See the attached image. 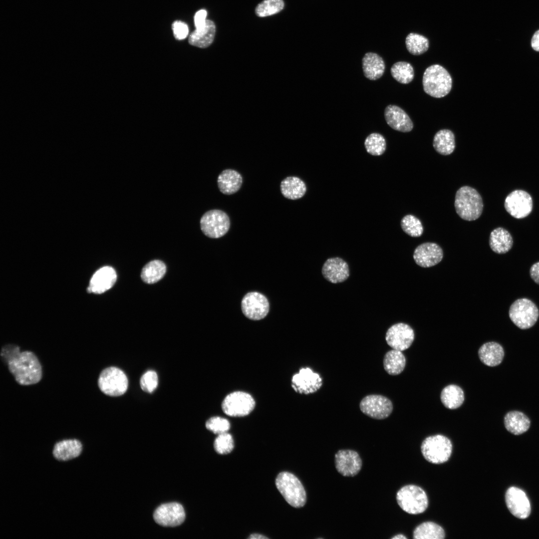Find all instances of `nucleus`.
<instances>
[{
    "label": "nucleus",
    "mask_w": 539,
    "mask_h": 539,
    "mask_svg": "<svg viewBox=\"0 0 539 539\" xmlns=\"http://www.w3.org/2000/svg\"><path fill=\"white\" fill-rule=\"evenodd\" d=\"M280 189L285 198L294 200L299 199L304 195L306 192V186L299 178L289 176L281 182Z\"/></svg>",
    "instance_id": "c756f323"
},
{
    "label": "nucleus",
    "mask_w": 539,
    "mask_h": 539,
    "mask_svg": "<svg viewBox=\"0 0 539 539\" xmlns=\"http://www.w3.org/2000/svg\"><path fill=\"white\" fill-rule=\"evenodd\" d=\"M454 206L457 214L461 219L472 221L481 216L484 204L481 196L475 189L464 186L456 192Z\"/></svg>",
    "instance_id": "f03ea898"
},
{
    "label": "nucleus",
    "mask_w": 539,
    "mask_h": 539,
    "mask_svg": "<svg viewBox=\"0 0 539 539\" xmlns=\"http://www.w3.org/2000/svg\"><path fill=\"white\" fill-rule=\"evenodd\" d=\"M489 245L492 250L498 254L508 252L513 245V239L510 233L506 229L498 227L490 234Z\"/></svg>",
    "instance_id": "a878e982"
},
{
    "label": "nucleus",
    "mask_w": 539,
    "mask_h": 539,
    "mask_svg": "<svg viewBox=\"0 0 539 539\" xmlns=\"http://www.w3.org/2000/svg\"><path fill=\"white\" fill-rule=\"evenodd\" d=\"M440 399L445 407L449 409H455L460 407L463 403L464 393L459 386L450 384L443 389Z\"/></svg>",
    "instance_id": "2f4dec72"
},
{
    "label": "nucleus",
    "mask_w": 539,
    "mask_h": 539,
    "mask_svg": "<svg viewBox=\"0 0 539 539\" xmlns=\"http://www.w3.org/2000/svg\"><path fill=\"white\" fill-rule=\"evenodd\" d=\"M277 489L285 501L293 507H303L306 502L305 489L299 480L293 474L287 472L280 473L275 480Z\"/></svg>",
    "instance_id": "20e7f679"
},
{
    "label": "nucleus",
    "mask_w": 539,
    "mask_h": 539,
    "mask_svg": "<svg viewBox=\"0 0 539 539\" xmlns=\"http://www.w3.org/2000/svg\"><path fill=\"white\" fill-rule=\"evenodd\" d=\"M205 425L208 430L218 435L228 432L231 427L229 420L220 416L211 417L207 421Z\"/></svg>",
    "instance_id": "79ce46f5"
},
{
    "label": "nucleus",
    "mask_w": 539,
    "mask_h": 539,
    "mask_svg": "<svg viewBox=\"0 0 539 539\" xmlns=\"http://www.w3.org/2000/svg\"><path fill=\"white\" fill-rule=\"evenodd\" d=\"M82 451V444L79 440L65 439L54 445L52 454L56 459L66 461L77 457Z\"/></svg>",
    "instance_id": "5701e85b"
},
{
    "label": "nucleus",
    "mask_w": 539,
    "mask_h": 539,
    "mask_svg": "<svg viewBox=\"0 0 539 539\" xmlns=\"http://www.w3.org/2000/svg\"><path fill=\"white\" fill-rule=\"evenodd\" d=\"M413 536L414 539H443L445 537V533L439 525L427 521L416 527Z\"/></svg>",
    "instance_id": "72a5a7b5"
},
{
    "label": "nucleus",
    "mask_w": 539,
    "mask_h": 539,
    "mask_svg": "<svg viewBox=\"0 0 539 539\" xmlns=\"http://www.w3.org/2000/svg\"><path fill=\"white\" fill-rule=\"evenodd\" d=\"M504 424L508 431L518 435L527 431L530 427L531 422L527 415L523 412L512 411L505 415Z\"/></svg>",
    "instance_id": "c85d7f7f"
},
{
    "label": "nucleus",
    "mask_w": 539,
    "mask_h": 539,
    "mask_svg": "<svg viewBox=\"0 0 539 539\" xmlns=\"http://www.w3.org/2000/svg\"><path fill=\"white\" fill-rule=\"evenodd\" d=\"M140 384L141 389L148 393H152L157 388L158 378L154 370H148L141 377Z\"/></svg>",
    "instance_id": "37998d69"
},
{
    "label": "nucleus",
    "mask_w": 539,
    "mask_h": 539,
    "mask_svg": "<svg viewBox=\"0 0 539 539\" xmlns=\"http://www.w3.org/2000/svg\"><path fill=\"white\" fill-rule=\"evenodd\" d=\"M390 71L392 77L402 84L411 82L414 77L413 67L410 63L407 62L399 61L395 63L392 66Z\"/></svg>",
    "instance_id": "e433bc0d"
},
{
    "label": "nucleus",
    "mask_w": 539,
    "mask_h": 539,
    "mask_svg": "<svg viewBox=\"0 0 539 539\" xmlns=\"http://www.w3.org/2000/svg\"><path fill=\"white\" fill-rule=\"evenodd\" d=\"M506 211L513 217L521 219L532 212L533 201L531 195L523 190H515L506 197L504 202Z\"/></svg>",
    "instance_id": "9b49d317"
},
{
    "label": "nucleus",
    "mask_w": 539,
    "mask_h": 539,
    "mask_svg": "<svg viewBox=\"0 0 539 539\" xmlns=\"http://www.w3.org/2000/svg\"><path fill=\"white\" fill-rule=\"evenodd\" d=\"M153 518L156 523L164 527H174L182 524L185 513L181 505L170 503L161 505L155 511Z\"/></svg>",
    "instance_id": "dca6fc26"
},
{
    "label": "nucleus",
    "mask_w": 539,
    "mask_h": 539,
    "mask_svg": "<svg viewBox=\"0 0 539 539\" xmlns=\"http://www.w3.org/2000/svg\"><path fill=\"white\" fill-rule=\"evenodd\" d=\"M406 358L401 351L392 349L387 351L383 359V366L386 372L391 375H397L404 369Z\"/></svg>",
    "instance_id": "473e14b6"
},
{
    "label": "nucleus",
    "mask_w": 539,
    "mask_h": 539,
    "mask_svg": "<svg viewBox=\"0 0 539 539\" xmlns=\"http://www.w3.org/2000/svg\"><path fill=\"white\" fill-rule=\"evenodd\" d=\"M392 539H406L407 537L403 534H398L392 538Z\"/></svg>",
    "instance_id": "8fccbe9b"
},
{
    "label": "nucleus",
    "mask_w": 539,
    "mask_h": 539,
    "mask_svg": "<svg viewBox=\"0 0 539 539\" xmlns=\"http://www.w3.org/2000/svg\"><path fill=\"white\" fill-rule=\"evenodd\" d=\"M172 29L175 37L178 40L185 39L189 33L187 25L181 21H175L172 24Z\"/></svg>",
    "instance_id": "c03bdc74"
},
{
    "label": "nucleus",
    "mask_w": 539,
    "mask_h": 539,
    "mask_svg": "<svg viewBox=\"0 0 539 539\" xmlns=\"http://www.w3.org/2000/svg\"><path fill=\"white\" fill-rule=\"evenodd\" d=\"M214 447L219 454H227L231 452L234 447L232 436L228 432L218 435L216 438Z\"/></svg>",
    "instance_id": "a19ab883"
},
{
    "label": "nucleus",
    "mask_w": 539,
    "mask_h": 539,
    "mask_svg": "<svg viewBox=\"0 0 539 539\" xmlns=\"http://www.w3.org/2000/svg\"><path fill=\"white\" fill-rule=\"evenodd\" d=\"M480 360L484 364L491 367L499 365L504 356L503 347L496 342H488L483 344L478 350Z\"/></svg>",
    "instance_id": "393cba45"
},
{
    "label": "nucleus",
    "mask_w": 539,
    "mask_h": 539,
    "mask_svg": "<svg viewBox=\"0 0 539 539\" xmlns=\"http://www.w3.org/2000/svg\"><path fill=\"white\" fill-rule=\"evenodd\" d=\"M506 505L515 517L525 519L530 515L531 508L530 501L522 490L514 487L508 489L505 495Z\"/></svg>",
    "instance_id": "f3484780"
},
{
    "label": "nucleus",
    "mask_w": 539,
    "mask_h": 539,
    "mask_svg": "<svg viewBox=\"0 0 539 539\" xmlns=\"http://www.w3.org/2000/svg\"><path fill=\"white\" fill-rule=\"evenodd\" d=\"M509 315L511 321L522 329H529L537 322L539 310L536 304L526 298L515 300L510 306Z\"/></svg>",
    "instance_id": "0eeeda50"
},
{
    "label": "nucleus",
    "mask_w": 539,
    "mask_h": 539,
    "mask_svg": "<svg viewBox=\"0 0 539 539\" xmlns=\"http://www.w3.org/2000/svg\"><path fill=\"white\" fill-rule=\"evenodd\" d=\"M364 146L368 153L374 156H379L385 152L386 143L382 135L373 133L365 139Z\"/></svg>",
    "instance_id": "4c0bfd02"
},
{
    "label": "nucleus",
    "mask_w": 539,
    "mask_h": 539,
    "mask_svg": "<svg viewBox=\"0 0 539 539\" xmlns=\"http://www.w3.org/2000/svg\"><path fill=\"white\" fill-rule=\"evenodd\" d=\"M414 332L408 324L399 322L390 326L385 335V340L391 347L401 351L406 350L412 344Z\"/></svg>",
    "instance_id": "4468645a"
},
{
    "label": "nucleus",
    "mask_w": 539,
    "mask_h": 539,
    "mask_svg": "<svg viewBox=\"0 0 539 539\" xmlns=\"http://www.w3.org/2000/svg\"><path fill=\"white\" fill-rule=\"evenodd\" d=\"M335 467L339 473L345 477L356 475L362 468V460L355 451L340 450L335 455Z\"/></svg>",
    "instance_id": "a211bd4d"
},
{
    "label": "nucleus",
    "mask_w": 539,
    "mask_h": 539,
    "mask_svg": "<svg viewBox=\"0 0 539 539\" xmlns=\"http://www.w3.org/2000/svg\"><path fill=\"white\" fill-rule=\"evenodd\" d=\"M384 117L387 124L396 131L409 132L413 128V123L409 116L398 106L388 105L384 110Z\"/></svg>",
    "instance_id": "4be33fe9"
},
{
    "label": "nucleus",
    "mask_w": 539,
    "mask_h": 539,
    "mask_svg": "<svg viewBox=\"0 0 539 539\" xmlns=\"http://www.w3.org/2000/svg\"><path fill=\"white\" fill-rule=\"evenodd\" d=\"M248 538L250 539H268V538H267L266 536H263L262 535L258 534H252V535H250V536Z\"/></svg>",
    "instance_id": "09e8293b"
},
{
    "label": "nucleus",
    "mask_w": 539,
    "mask_h": 539,
    "mask_svg": "<svg viewBox=\"0 0 539 539\" xmlns=\"http://www.w3.org/2000/svg\"><path fill=\"white\" fill-rule=\"evenodd\" d=\"M531 46L534 50L539 52V30L534 33L531 40Z\"/></svg>",
    "instance_id": "de8ad7c7"
},
{
    "label": "nucleus",
    "mask_w": 539,
    "mask_h": 539,
    "mask_svg": "<svg viewBox=\"0 0 539 539\" xmlns=\"http://www.w3.org/2000/svg\"><path fill=\"white\" fill-rule=\"evenodd\" d=\"M320 376L309 367L301 368L291 378V387L297 393L309 394L316 392L321 387Z\"/></svg>",
    "instance_id": "2eb2a0df"
},
{
    "label": "nucleus",
    "mask_w": 539,
    "mask_h": 539,
    "mask_svg": "<svg viewBox=\"0 0 539 539\" xmlns=\"http://www.w3.org/2000/svg\"><path fill=\"white\" fill-rule=\"evenodd\" d=\"M530 276L532 279L539 284V262L533 264L530 270Z\"/></svg>",
    "instance_id": "49530a36"
},
{
    "label": "nucleus",
    "mask_w": 539,
    "mask_h": 539,
    "mask_svg": "<svg viewBox=\"0 0 539 539\" xmlns=\"http://www.w3.org/2000/svg\"><path fill=\"white\" fill-rule=\"evenodd\" d=\"M283 0H264L256 7L255 12L259 17H265L276 14L284 7Z\"/></svg>",
    "instance_id": "ea45409f"
},
{
    "label": "nucleus",
    "mask_w": 539,
    "mask_h": 539,
    "mask_svg": "<svg viewBox=\"0 0 539 539\" xmlns=\"http://www.w3.org/2000/svg\"><path fill=\"white\" fill-rule=\"evenodd\" d=\"M117 274L111 267H103L97 270L91 277L87 291L95 294H101L111 288L115 284Z\"/></svg>",
    "instance_id": "412c9836"
},
{
    "label": "nucleus",
    "mask_w": 539,
    "mask_h": 539,
    "mask_svg": "<svg viewBox=\"0 0 539 539\" xmlns=\"http://www.w3.org/2000/svg\"><path fill=\"white\" fill-rule=\"evenodd\" d=\"M396 500L404 512L411 515L422 514L428 506L426 492L415 485H407L400 488L396 494Z\"/></svg>",
    "instance_id": "39448f33"
},
{
    "label": "nucleus",
    "mask_w": 539,
    "mask_h": 539,
    "mask_svg": "<svg viewBox=\"0 0 539 539\" xmlns=\"http://www.w3.org/2000/svg\"><path fill=\"white\" fill-rule=\"evenodd\" d=\"M166 271L165 264L159 260H153L143 268L141 277L145 283L152 284L157 282L164 276Z\"/></svg>",
    "instance_id": "f704fd0d"
},
{
    "label": "nucleus",
    "mask_w": 539,
    "mask_h": 539,
    "mask_svg": "<svg viewBox=\"0 0 539 539\" xmlns=\"http://www.w3.org/2000/svg\"><path fill=\"white\" fill-rule=\"evenodd\" d=\"M1 355L16 381L22 385L37 383L42 377V368L36 356L31 351L20 352L15 345H7Z\"/></svg>",
    "instance_id": "f257e3e1"
},
{
    "label": "nucleus",
    "mask_w": 539,
    "mask_h": 539,
    "mask_svg": "<svg viewBox=\"0 0 539 539\" xmlns=\"http://www.w3.org/2000/svg\"><path fill=\"white\" fill-rule=\"evenodd\" d=\"M241 308L246 317L253 320L265 318L269 313L270 304L267 298L257 291L247 293L241 301Z\"/></svg>",
    "instance_id": "ddd939ff"
},
{
    "label": "nucleus",
    "mask_w": 539,
    "mask_h": 539,
    "mask_svg": "<svg viewBox=\"0 0 539 539\" xmlns=\"http://www.w3.org/2000/svg\"><path fill=\"white\" fill-rule=\"evenodd\" d=\"M321 272L324 278L332 283L345 281L350 274L348 265L339 257L328 259L323 264Z\"/></svg>",
    "instance_id": "aec40b11"
},
{
    "label": "nucleus",
    "mask_w": 539,
    "mask_h": 539,
    "mask_svg": "<svg viewBox=\"0 0 539 539\" xmlns=\"http://www.w3.org/2000/svg\"><path fill=\"white\" fill-rule=\"evenodd\" d=\"M385 65L383 58L373 52L365 53L362 58V68L364 76L371 80L380 78L383 74Z\"/></svg>",
    "instance_id": "bb28decb"
},
{
    "label": "nucleus",
    "mask_w": 539,
    "mask_h": 539,
    "mask_svg": "<svg viewBox=\"0 0 539 539\" xmlns=\"http://www.w3.org/2000/svg\"><path fill=\"white\" fill-rule=\"evenodd\" d=\"M202 232L207 237L217 239L224 236L230 227V220L224 211L214 209L206 212L200 220Z\"/></svg>",
    "instance_id": "9d476101"
},
{
    "label": "nucleus",
    "mask_w": 539,
    "mask_h": 539,
    "mask_svg": "<svg viewBox=\"0 0 539 539\" xmlns=\"http://www.w3.org/2000/svg\"><path fill=\"white\" fill-rule=\"evenodd\" d=\"M405 44L408 51L414 55H419L425 53L429 46L427 38L422 35L412 32L406 36Z\"/></svg>",
    "instance_id": "c9c22d12"
},
{
    "label": "nucleus",
    "mask_w": 539,
    "mask_h": 539,
    "mask_svg": "<svg viewBox=\"0 0 539 539\" xmlns=\"http://www.w3.org/2000/svg\"><path fill=\"white\" fill-rule=\"evenodd\" d=\"M433 146L441 155H448L452 153L455 148V135L453 132L446 129L438 131L434 137Z\"/></svg>",
    "instance_id": "7c9ffc66"
},
{
    "label": "nucleus",
    "mask_w": 539,
    "mask_h": 539,
    "mask_svg": "<svg viewBox=\"0 0 539 539\" xmlns=\"http://www.w3.org/2000/svg\"><path fill=\"white\" fill-rule=\"evenodd\" d=\"M207 15V11L205 9H201L198 11L194 16V23L196 29L200 28L206 24Z\"/></svg>",
    "instance_id": "a18cd8bd"
},
{
    "label": "nucleus",
    "mask_w": 539,
    "mask_h": 539,
    "mask_svg": "<svg viewBox=\"0 0 539 539\" xmlns=\"http://www.w3.org/2000/svg\"><path fill=\"white\" fill-rule=\"evenodd\" d=\"M98 385L105 394L118 396L124 394L128 386V378L125 373L116 367H109L100 373Z\"/></svg>",
    "instance_id": "6e6552de"
},
{
    "label": "nucleus",
    "mask_w": 539,
    "mask_h": 539,
    "mask_svg": "<svg viewBox=\"0 0 539 539\" xmlns=\"http://www.w3.org/2000/svg\"><path fill=\"white\" fill-rule=\"evenodd\" d=\"M443 257L441 247L435 243H424L414 250L413 259L416 264L423 268H429L439 264Z\"/></svg>",
    "instance_id": "6ab92c4d"
},
{
    "label": "nucleus",
    "mask_w": 539,
    "mask_h": 539,
    "mask_svg": "<svg viewBox=\"0 0 539 539\" xmlns=\"http://www.w3.org/2000/svg\"><path fill=\"white\" fill-rule=\"evenodd\" d=\"M402 230L412 237H419L423 233V227L420 220L412 215H407L401 220Z\"/></svg>",
    "instance_id": "58836bf2"
},
{
    "label": "nucleus",
    "mask_w": 539,
    "mask_h": 539,
    "mask_svg": "<svg viewBox=\"0 0 539 539\" xmlns=\"http://www.w3.org/2000/svg\"><path fill=\"white\" fill-rule=\"evenodd\" d=\"M361 412L375 419L382 420L391 414L393 406L391 401L383 395L370 394L365 396L359 403Z\"/></svg>",
    "instance_id": "f8f14e48"
},
{
    "label": "nucleus",
    "mask_w": 539,
    "mask_h": 539,
    "mask_svg": "<svg viewBox=\"0 0 539 539\" xmlns=\"http://www.w3.org/2000/svg\"><path fill=\"white\" fill-rule=\"evenodd\" d=\"M217 183L220 192L225 195H230L240 190L243 184V178L238 171L228 169L220 174Z\"/></svg>",
    "instance_id": "b1692460"
},
{
    "label": "nucleus",
    "mask_w": 539,
    "mask_h": 539,
    "mask_svg": "<svg viewBox=\"0 0 539 539\" xmlns=\"http://www.w3.org/2000/svg\"><path fill=\"white\" fill-rule=\"evenodd\" d=\"M453 449L451 441L446 436L437 434L426 437L422 442L421 451L429 462L440 464L450 459Z\"/></svg>",
    "instance_id": "423d86ee"
},
{
    "label": "nucleus",
    "mask_w": 539,
    "mask_h": 539,
    "mask_svg": "<svg viewBox=\"0 0 539 539\" xmlns=\"http://www.w3.org/2000/svg\"><path fill=\"white\" fill-rule=\"evenodd\" d=\"M215 32L216 26L214 22L207 19L204 26L196 29L190 35L189 42L190 44L198 47L206 48L213 42Z\"/></svg>",
    "instance_id": "cd10ccee"
},
{
    "label": "nucleus",
    "mask_w": 539,
    "mask_h": 539,
    "mask_svg": "<svg viewBox=\"0 0 539 539\" xmlns=\"http://www.w3.org/2000/svg\"><path fill=\"white\" fill-rule=\"evenodd\" d=\"M422 84L426 93L439 98L449 93L452 87V79L444 67L439 64H433L425 69Z\"/></svg>",
    "instance_id": "7ed1b4c3"
},
{
    "label": "nucleus",
    "mask_w": 539,
    "mask_h": 539,
    "mask_svg": "<svg viewBox=\"0 0 539 539\" xmlns=\"http://www.w3.org/2000/svg\"><path fill=\"white\" fill-rule=\"evenodd\" d=\"M256 401L248 392L236 391L228 394L222 403L223 411L227 415L241 417L249 415L255 409Z\"/></svg>",
    "instance_id": "1a4fd4ad"
}]
</instances>
